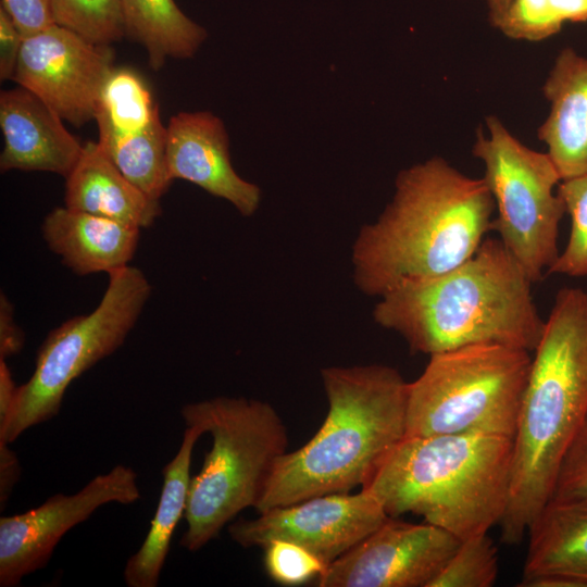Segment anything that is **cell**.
I'll return each mask as SVG.
<instances>
[{
    "instance_id": "cell-1",
    "label": "cell",
    "mask_w": 587,
    "mask_h": 587,
    "mask_svg": "<svg viewBox=\"0 0 587 587\" xmlns=\"http://www.w3.org/2000/svg\"><path fill=\"white\" fill-rule=\"evenodd\" d=\"M494 210L483 177L466 176L442 158L401 171L391 202L353 242L354 285L379 298L402 283L448 273L479 248Z\"/></svg>"
},
{
    "instance_id": "cell-2",
    "label": "cell",
    "mask_w": 587,
    "mask_h": 587,
    "mask_svg": "<svg viewBox=\"0 0 587 587\" xmlns=\"http://www.w3.org/2000/svg\"><path fill=\"white\" fill-rule=\"evenodd\" d=\"M532 282L499 238H485L464 263L440 276L405 282L373 309L380 327L428 355L479 344L534 351L545 322Z\"/></svg>"
},
{
    "instance_id": "cell-3",
    "label": "cell",
    "mask_w": 587,
    "mask_h": 587,
    "mask_svg": "<svg viewBox=\"0 0 587 587\" xmlns=\"http://www.w3.org/2000/svg\"><path fill=\"white\" fill-rule=\"evenodd\" d=\"M513 437L501 540L520 542L550 500L561 462L587 423V291L560 289L534 350Z\"/></svg>"
},
{
    "instance_id": "cell-4",
    "label": "cell",
    "mask_w": 587,
    "mask_h": 587,
    "mask_svg": "<svg viewBox=\"0 0 587 587\" xmlns=\"http://www.w3.org/2000/svg\"><path fill=\"white\" fill-rule=\"evenodd\" d=\"M328 402L314 436L277 461L258 513L312 497L350 492L373 478L405 437L408 384L385 364L321 371Z\"/></svg>"
},
{
    "instance_id": "cell-5",
    "label": "cell",
    "mask_w": 587,
    "mask_h": 587,
    "mask_svg": "<svg viewBox=\"0 0 587 587\" xmlns=\"http://www.w3.org/2000/svg\"><path fill=\"white\" fill-rule=\"evenodd\" d=\"M513 438L405 436L362 488L388 516H422L459 540L499 525L509 501Z\"/></svg>"
},
{
    "instance_id": "cell-6",
    "label": "cell",
    "mask_w": 587,
    "mask_h": 587,
    "mask_svg": "<svg viewBox=\"0 0 587 587\" xmlns=\"http://www.w3.org/2000/svg\"><path fill=\"white\" fill-rule=\"evenodd\" d=\"M186 426L212 437L199 473L190 478L180 545L198 551L247 508H255L278 459L287 452L288 434L268 402L216 397L182 408Z\"/></svg>"
},
{
    "instance_id": "cell-7",
    "label": "cell",
    "mask_w": 587,
    "mask_h": 587,
    "mask_svg": "<svg viewBox=\"0 0 587 587\" xmlns=\"http://www.w3.org/2000/svg\"><path fill=\"white\" fill-rule=\"evenodd\" d=\"M529 351L479 344L429 355L408 384L405 436L489 434L513 438Z\"/></svg>"
},
{
    "instance_id": "cell-8",
    "label": "cell",
    "mask_w": 587,
    "mask_h": 587,
    "mask_svg": "<svg viewBox=\"0 0 587 587\" xmlns=\"http://www.w3.org/2000/svg\"><path fill=\"white\" fill-rule=\"evenodd\" d=\"M151 290L145 274L127 265L109 274L93 311L52 329L38 349L33 375L17 387L11 410L0 423V441L11 444L26 429L54 417L70 384L123 345Z\"/></svg>"
},
{
    "instance_id": "cell-9",
    "label": "cell",
    "mask_w": 587,
    "mask_h": 587,
    "mask_svg": "<svg viewBox=\"0 0 587 587\" xmlns=\"http://www.w3.org/2000/svg\"><path fill=\"white\" fill-rule=\"evenodd\" d=\"M485 136L476 132L472 153L484 165L483 179L495 202L491 229L534 284L559 255L564 202L554 187L561 177L547 152L517 140L496 116H487Z\"/></svg>"
},
{
    "instance_id": "cell-10",
    "label": "cell",
    "mask_w": 587,
    "mask_h": 587,
    "mask_svg": "<svg viewBox=\"0 0 587 587\" xmlns=\"http://www.w3.org/2000/svg\"><path fill=\"white\" fill-rule=\"evenodd\" d=\"M110 45L91 42L53 24L24 38L12 80L42 99L63 121L95 120L101 91L114 70Z\"/></svg>"
},
{
    "instance_id": "cell-11",
    "label": "cell",
    "mask_w": 587,
    "mask_h": 587,
    "mask_svg": "<svg viewBox=\"0 0 587 587\" xmlns=\"http://www.w3.org/2000/svg\"><path fill=\"white\" fill-rule=\"evenodd\" d=\"M388 517L378 499L365 489L312 497L275 507L255 519L228 525L230 538L243 548H263L272 540L304 547L327 566Z\"/></svg>"
},
{
    "instance_id": "cell-12",
    "label": "cell",
    "mask_w": 587,
    "mask_h": 587,
    "mask_svg": "<svg viewBox=\"0 0 587 587\" xmlns=\"http://www.w3.org/2000/svg\"><path fill=\"white\" fill-rule=\"evenodd\" d=\"M95 121L98 143L116 167L155 200L172 180L166 167L167 126L142 76L114 67L99 97Z\"/></svg>"
},
{
    "instance_id": "cell-13",
    "label": "cell",
    "mask_w": 587,
    "mask_h": 587,
    "mask_svg": "<svg viewBox=\"0 0 587 587\" xmlns=\"http://www.w3.org/2000/svg\"><path fill=\"white\" fill-rule=\"evenodd\" d=\"M460 542L430 523L388 516L332 562L315 583L319 587H429Z\"/></svg>"
},
{
    "instance_id": "cell-14",
    "label": "cell",
    "mask_w": 587,
    "mask_h": 587,
    "mask_svg": "<svg viewBox=\"0 0 587 587\" xmlns=\"http://www.w3.org/2000/svg\"><path fill=\"white\" fill-rule=\"evenodd\" d=\"M140 498L137 473L116 465L92 478L78 492L57 494L27 512L0 517V586L14 587L48 562L60 539L110 502Z\"/></svg>"
},
{
    "instance_id": "cell-15",
    "label": "cell",
    "mask_w": 587,
    "mask_h": 587,
    "mask_svg": "<svg viewBox=\"0 0 587 587\" xmlns=\"http://www.w3.org/2000/svg\"><path fill=\"white\" fill-rule=\"evenodd\" d=\"M166 167L172 182L184 179L225 199L243 216L259 208L260 188L234 170L223 122L210 112H180L167 125Z\"/></svg>"
},
{
    "instance_id": "cell-16",
    "label": "cell",
    "mask_w": 587,
    "mask_h": 587,
    "mask_svg": "<svg viewBox=\"0 0 587 587\" xmlns=\"http://www.w3.org/2000/svg\"><path fill=\"white\" fill-rule=\"evenodd\" d=\"M0 127L4 139L0 154L2 173L50 172L65 178L84 148L55 111L21 86L1 91Z\"/></svg>"
},
{
    "instance_id": "cell-17",
    "label": "cell",
    "mask_w": 587,
    "mask_h": 587,
    "mask_svg": "<svg viewBox=\"0 0 587 587\" xmlns=\"http://www.w3.org/2000/svg\"><path fill=\"white\" fill-rule=\"evenodd\" d=\"M521 587H587V497L550 498L528 530Z\"/></svg>"
},
{
    "instance_id": "cell-18",
    "label": "cell",
    "mask_w": 587,
    "mask_h": 587,
    "mask_svg": "<svg viewBox=\"0 0 587 587\" xmlns=\"http://www.w3.org/2000/svg\"><path fill=\"white\" fill-rule=\"evenodd\" d=\"M550 112L537 130L561 180L587 175V58L564 48L542 86Z\"/></svg>"
},
{
    "instance_id": "cell-19",
    "label": "cell",
    "mask_w": 587,
    "mask_h": 587,
    "mask_svg": "<svg viewBox=\"0 0 587 587\" xmlns=\"http://www.w3.org/2000/svg\"><path fill=\"white\" fill-rule=\"evenodd\" d=\"M41 230L49 249L79 276L110 274L127 266L140 237L139 227L65 205L47 214Z\"/></svg>"
},
{
    "instance_id": "cell-20",
    "label": "cell",
    "mask_w": 587,
    "mask_h": 587,
    "mask_svg": "<svg viewBox=\"0 0 587 587\" xmlns=\"http://www.w3.org/2000/svg\"><path fill=\"white\" fill-rule=\"evenodd\" d=\"M65 207L130 226H151L161 215L155 200L133 184L100 145L84 143L82 154L65 177Z\"/></svg>"
},
{
    "instance_id": "cell-21",
    "label": "cell",
    "mask_w": 587,
    "mask_h": 587,
    "mask_svg": "<svg viewBox=\"0 0 587 587\" xmlns=\"http://www.w3.org/2000/svg\"><path fill=\"white\" fill-rule=\"evenodd\" d=\"M202 434L198 427L186 426L177 453L162 470V491L149 532L125 565L124 579L128 587H155L159 583L172 535L186 511L191 455Z\"/></svg>"
},
{
    "instance_id": "cell-22",
    "label": "cell",
    "mask_w": 587,
    "mask_h": 587,
    "mask_svg": "<svg viewBox=\"0 0 587 587\" xmlns=\"http://www.w3.org/2000/svg\"><path fill=\"white\" fill-rule=\"evenodd\" d=\"M125 35L140 43L149 65L160 70L167 59L192 57L207 32L189 18L174 0H121Z\"/></svg>"
},
{
    "instance_id": "cell-23",
    "label": "cell",
    "mask_w": 587,
    "mask_h": 587,
    "mask_svg": "<svg viewBox=\"0 0 587 587\" xmlns=\"http://www.w3.org/2000/svg\"><path fill=\"white\" fill-rule=\"evenodd\" d=\"M586 21L587 0H512L496 28L510 39L540 41L565 22Z\"/></svg>"
},
{
    "instance_id": "cell-24",
    "label": "cell",
    "mask_w": 587,
    "mask_h": 587,
    "mask_svg": "<svg viewBox=\"0 0 587 587\" xmlns=\"http://www.w3.org/2000/svg\"><path fill=\"white\" fill-rule=\"evenodd\" d=\"M54 24L98 45L125 36L121 0H51Z\"/></svg>"
},
{
    "instance_id": "cell-25",
    "label": "cell",
    "mask_w": 587,
    "mask_h": 587,
    "mask_svg": "<svg viewBox=\"0 0 587 587\" xmlns=\"http://www.w3.org/2000/svg\"><path fill=\"white\" fill-rule=\"evenodd\" d=\"M497 576V549L483 534L461 540L429 587H490Z\"/></svg>"
},
{
    "instance_id": "cell-26",
    "label": "cell",
    "mask_w": 587,
    "mask_h": 587,
    "mask_svg": "<svg viewBox=\"0 0 587 587\" xmlns=\"http://www.w3.org/2000/svg\"><path fill=\"white\" fill-rule=\"evenodd\" d=\"M557 192L570 215L571 230L566 247L547 274L587 277V175L561 180Z\"/></svg>"
},
{
    "instance_id": "cell-27",
    "label": "cell",
    "mask_w": 587,
    "mask_h": 587,
    "mask_svg": "<svg viewBox=\"0 0 587 587\" xmlns=\"http://www.w3.org/2000/svg\"><path fill=\"white\" fill-rule=\"evenodd\" d=\"M262 549L267 575L283 586L316 582L327 569V564L314 553L291 541L272 540Z\"/></svg>"
},
{
    "instance_id": "cell-28",
    "label": "cell",
    "mask_w": 587,
    "mask_h": 587,
    "mask_svg": "<svg viewBox=\"0 0 587 587\" xmlns=\"http://www.w3.org/2000/svg\"><path fill=\"white\" fill-rule=\"evenodd\" d=\"M587 497V423L567 449L551 498Z\"/></svg>"
},
{
    "instance_id": "cell-29",
    "label": "cell",
    "mask_w": 587,
    "mask_h": 587,
    "mask_svg": "<svg viewBox=\"0 0 587 587\" xmlns=\"http://www.w3.org/2000/svg\"><path fill=\"white\" fill-rule=\"evenodd\" d=\"M24 38L54 24L51 0H1Z\"/></svg>"
},
{
    "instance_id": "cell-30",
    "label": "cell",
    "mask_w": 587,
    "mask_h": 587,
    "mask_svg": "<svg viewBox=\"0 0 587 587\" xmlns=\"http://www.w3.org/2000/svg\"><path fill=\"white\" fill-rule=\"evenodd\" d=\"M24 37L0 5V79H12Z\"/></svg>"
},
{
    "instance_id": "cell-31",
    "label": "cell",
    "mask_w": 587,
    "mask_h": 587,
    "mask_svg": "<svg viewBox=\"0 0 587 587\" xmlns=\"http://www.w3.org/2000/svg\"><path fill=\"white\" fill-rule=\"evenodd\" d=\"M25 336L15 323L14 307L9 298L0 295V358L17 354L24 347Z\"/></svg>"
},
{
    "instance_id": "cell-32",
    "label": "cell",
    "mask_w": 587,
    "mask_h": 587,
    "mask_svg": "<svg viewBox=\"0 0 587 587\" xmlns=\"http://www.w3.org/2000/svg\"><path fill=\"white\" fill-rule=\"evenodd\" d=\"M21 467L9 444L0 441V505L5 507L11 491L20 479Z\"/></svg>"
},
{
    "instance_id": "cell-33",
    "label": "cell",
    "mask_w": 587,
    "mask_h": 587,
    "mask_svg": "<svg viewBox=\"0 0 587 587\" xmlns=\"http://www.w3.org/2000/svg\"><path fill=\"white\" fill-rule=\"evenodd\" d=\"M17 387L5 359L0 358V423L5 420L11 410Z\"/></svg>"
},
{
    "instance_id": "cell-34",
    "label": "cell",
    "mask_w": 587,
    "mask_h": 587,
    "mask_svg": "<svg viewBox=\"0 0 587 587\" xmlns=\"http://www.w3.org/2000/svg\"><path fill=\"white\" fill-rule=\"evenodd\" d=\"M512 0H486L488 7V18L490 24L496 27L504 16Z\"/></svg>"
}]
</instances>
